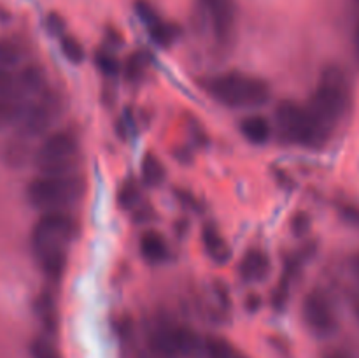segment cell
Here are the masks:
<instances>
[{
	"mask_svg": "<svg viewBox=\"0 0 359 358\" xmlns=\"http://www.w3.org/2000/svg\"><path fill=\"white\" fill-rule=\"evenodd\" d=\"M207 91L231 109L262 107L272 98V88L262 77L230 70L207 79Z\"/></svg>",
	"mask_w": 359,
	"mask_h": 358,
	"instance_id": "obj_1",
	"label": "cell"
},
{
	"mask_svg": "<svg viewBox=\"0 0 359 358\" xmlns=\"http://www.w3.org/2000/svg\"><path fill=\"white\" fill-rule=\"evenodd\" d=\"M351 100H353V88H351L349 76L340 67L330 65L321 72L307 107L319 121L333 130V126L351 109Z\"/></svg>",
	"mask_w": 359,
	"mask_h": 358,
	"instance_id": "obj_2",
	"label": "cell"
},
{
	"mask_svg": "<svg viewBox=\"0 0 359 358\" xmlns=\"http://www.w3.org/2000/svg\"><path fill=\"white\" fill-rule=\"evenodd\" d=\"M86 193V183L76 174H41L27 185L25 197L28 204L41 211H63L79 202Z\"/></svg>",
	"mask_w": 359,
	"mask_h": 358,
	"instance_id": "obj_3",
	"label": "cell"
},
{
	"mask_svg": "<svg viewBox=\"0 0 359 358\" xmlns=\"http://www.w3.org/2000/svg\"><path fill=\"white\" fill-rule=\"evenodd\" d=\"M276 125L284 140L305 147H321L332 133V128L319 121L307 105L293 100H283L277 105Z\"/></svg>",
	"mask_w": 359,
	"mask_h": 358,
	"instance_id": "obj_4",
	"label": "cell"
},
{
	"mask_svg": "<svg viewBox=\"0 0 359 358\" xmlns=\"http://www.w3.org/2000/svg\"><path fill=\"white\" fill-rule=\"evenodd\" d=\"M79 234V225L65 211H46L32 228L30 242L37 258L51 253H67Z\"/></svg>",
	"mask_w": 359,
	"mask_h": 358,
	"instance_id": "obj_5",
	"label": "cell"
},
{
	"mask_svg": "<svg viewBox=\"0 0 359 358\" xmlns=\"http://www.w3.org/2000/svg\"><path fill=\"white\" fill-rule=\"evenodd\" d=\"M151 347L158 358H202L203 340L195 330L174 321H160L151 332Z\"/></svg>",
	"mask_w": 359,
	"mask_h": 358,
	"instance_id": "obj_6",
	"label": "cell"
},
{
	"mask_svg": "<svg viewBox=\"0 0 359 358\" xmlns=\"http://www.w3.org/2000/svg\"><path fill=\"white\" fill-rule=\"evenodd\" d=\"M77 157H79V140L70 130H58L46 137L37 150L35 164L41 174L62 175L74 174Z\"/></svg>",
	"mask_w": 359,
	"mask_h": 358,
	"instance_id": "obj_7",
	"label": "cell"
},
{
	"mask_svg": "<svg viewBox=\"0 0 359 358\" xmlns=\"http://www.w3.org/2000/svg\"><path fill=\"white\" fill-rule=\"evenodd\" d=\"M304 319L309 329L319 337H330L339 329V319H337L335 309L332 302L326 297L325 291L312 290L304 298L302 305Z\"/></svg>",
	"mask_w": 359,
	"mask_h": 358,
	"instance_id": "obj_8",
	"label": "cell"
},
{
	"mask_svg": "<svg viewBox=\"0 0 359 358\" xmlns=\"http://www.w3.org/2000/svg\"><path fill=\"white\" fill-rule=\"evenodd\" d=\"M216 41L228 48L233 44L237 30V6L235 0H203Z\"/></svg>",
	"mask_w": 359,
	"mask_h": 358,
	"instance_id": "obj_9",
	"label": "cell"
},
{
	"mask_svg": "<svg viewBox=\"0 0 359 358\" xmlns=\"http://www.w3.org/2000/svg\"><path fill=\"white\" fill-rule=\"evenodd\" d=\"M55 118V104L53 100H42L37 104H28L18 121V137L20 139H34L46 133Z\"/></svg>",
	"mask_w": 359,
	"mask_h": 358,
	"instance_id": "obj_10",
	"label": "cell"
},
{
	"mask_svg": "<svg viewBox=\"0 0 359 358\" xmlns=\"http://www.w3.org/2000/svg\"><path fill=\"white\" fill-rule=\"evenodd\" d=\"M272 263L269 255L259 248H251L238 262V276L244 283H262L269 277Z\"/></svg>",
	"mask_w": 359,
	"mask_h": 358,
	"instance_id": "obj_11",
	"label": "cell"
},
{
	"mask_svg": "<svg viewBox=\"0 0 359 358\" xmlns=\"http://www.w3.org/2000/svg\"><path fill=\"white\" fill-rule=\"evenodd\" d=\"M202 242L205 248L207 256L217 265H224L231 258V248L224 235L221 234L219 228L212 223L203 225L202 228Z\"/></svg>",
	"mask_w": 359,
	"mask_h": 358,
	"instance_id": "obj_12",
	"label": "cell"
},
{
	"mask_svg": "<svg viewBox=\"0 0 359 358\" xmlns=\"http://www.w3.org/2000/svg\"><path fill=\"white\" fill-rule=\"evenodd\" d=\"M140 256L151 265L163 263L168 258V244L163 235L156 230H147L139 239Z\"/></svg>",
	"mask_w": 359,
	"mask_h": 358,
	"instance_id": "obj_13",
	"label": "cell"
},
{
	"mask_svg": "<svg viewBox=\"0 0 359 358\" xmlns=\"http://www.w3.org/2000/svg\"><path fill=\"white\" fill-rule=\"evenodd\" d=\"M272 132V123L262 114H249L242 118L241 121V133L248 142L255 144V146H262V144L269 142Z\"/></svg>",
	"mask_w": 359,
	"mask_h": 358,
	"instance_id": "obj_14",
	"label": "cell"
},
{
	"mask_svg": "<svg viewBox=\"0 0 359 358\" xmlns=\"http://www.w3.org/2000/svg\"><path fill=\"white\" fill-rule=\"evenodd\" d=\"M44 72L41 67L37 65H28L16 74V95L18 97L25 98L27 95L37 93L44 88Z\"/></svg>",
	"mask_w": 359,
	"mask_h": 358,
	"instance_id": "obj_15",
	"label": "cell"
},
{
	"mask_svg": "<svg viewBox=\"0 0 359 358\" xmlns=\"http://www.w3.org/2000/svg\"><path fill=\"white\" fill-rule=\"evenodd\" d=\"M27 107L28 102L16 95L0 98V132L9 128L11 125H18Z\"/></svg>",
	"mask_w": 359,
	"mask_h": 358,
	"instance_id": "obj_16",
	"label": "cell"
},
{
	"mask_svg": "<svg viewBox=\"0 0 359 358\" xmlns=\"http://www.w3.org/2000/svg\"><path fill=\"white\" fill-rule=\"evenodd\" d=\"M203 357L205 358H245L230 340L219 336H210L203 340Z\"/></svg>",
	"mask_w": 359,
	"mask_h": 358,
	"instance_id": "obj_17",
	"label": "cell"
},
{
	"mask_svg": "<svg viewBox=\"0 0 359 358\" xmlns=\"http://www.w3.org/2000/svg\"><path fill=\"white\" fill-rule=\"evenodd\" d=\"M146 28L147 32H149L153 42H156L161 48H167L172 42H175V39H177L179 35L177 27H174L172 23H167V21H163L161 18H156L154 21H151L149 25H146Z\"/></svg>",
	"mask_w": 359,
	"mask_h": 358,
	"instance_id": "obj_18",
	"label": "cell"
},
{
	"mask_svg": "<svg viewBox=\"0 0 359 358\" xmlns=\"http://www.w3.org/2000/svg\"><path fill=\"white\" fill-rule=\"evenodd\" d=\"M142 178L147 185L158 186L165 181V175H167V171H165V165L160 158L154 153H147L142 160Z\"/></svg>",
	"mask_w": 359,
	"mask_h": 358,
	"instance_id": "obj_19",
	"label": "cell"
},
{
	"mask_svg": "<svg viewBox=\"0 0 359 358\" xmlns=\"http://www.w3.org/2000/svg\"><path fill=\"white\" fill-rule=\"evenodd\" d=\"M35 309H37V314L41 318L42 325L46 330L53 332L56 329V323H58V316H56V304L55 298L51 293H41L35 302Z\"/></svg>",
	"mask_w": 359,
	"mask_h": 358,
	"instance_id": "obj_20",
	"label": "cell"
},
{
	"mask_svg": "<svg viewBox=\"0 0 359 358\" xmlns=\"http://www.w3.org/2000/svg\"><path fill=\"white\" fill-rule=\"evenodd\" d=\"M41 270L53 281H60L67 270V253H51L37 258Z\"/></svg>",
	"mask_w": 359,
	"mask_h": 358,
	"instance_id": "obj_21",
	"label": "cell"
},
{
	"mask_svg": "<svg viewBox=\"0 0 359 358\" xmlns=\"http://www.w3.org/2000/svg\"><path fill=\"white\" fill-rule=\"evenodd\" d=\"M147 70V56L142 51H137L133 55H130L126 58L125 65H121V74L125 76V79H128L130 83H139L142 81L144 74Z\"/></svg>",
	"mask_w": 359,
	"mask_h": 358,
	"instance_id": "obj_22",
	"label": "cell"
},
{
	"mask_svg": "<svg viewBox=\"0 0 359 358\" xmlns=\"http://www.w3.org/2000/svg\"><path fill=\"white\" fill-rule=\"evenodd\" d=\"M140 200V190L139 185H137L133 179H126L123 181V185L119 186L118 195H116V202H118V207L123 211H133L137 206H139Z\"/></svg>",
	"mask_w": 359,
	"mask_h": 358,
	"instance_id": "obj_23",
	"label": "cell"
},
{
	"mask_svg": "<svg viewBox=\"0 0 359 358\" xmlns=\"http://www.w3.org/2000/svg\"><path fill=\"white\" fill-rule=\"evenodd\" d=\"M60 48H62L63 56H65L70 63H74V65H79V63L84 62L86 53H84L83 44H81L76 37H72V35L63 34L62 37H60Z\"/></svg>",
	"mask_w": 359,
	"mask_h": 358,
	"instance_id": "obj_24",
	"label": "cell"
},
{
	"mask_svg": "<svg viewBox=\"0 0 359 358\" xmlns=\"http://www.w3.org/2000/svg\"><path fill=\"white\" fill-rule=\"evenodd\" d=\"M95 63H97L98 70L109 77H116L121 74V63L116 58V55L109 49H100L95 53Z\"/></svg>",
	"mask_w": 359,
	"mask_h": 358,
	"instance_id": "obj_25",
	"label": "cell"
},
{
	"mask_svg": "<svg viewBox=\"0 0 359 358\" xmlns=\"http://www.w3.org/2000/svg\"><path fill=\"white\" fill-rule=\"evenodd\" d=\"M21 60V49L11 41H0V69L16 67Z\"/></svg>",
	"mask_w": 359,
	"mask_h": 358,
	"instance_id": "obj_26",
	"label": "cell"
},
{
	"mask_svg": "<svg viewBox=\"0 0 359 358\" xmlns=\"http://www.w3.org/2000/svg\"><path fill=\"white\" fill-rule=\"evenodd\" d=\"M32 357L34 358H62L60 357L58 350H56L55 346H53L51 340L48 339H35L34 343H32Z\"/></svg>",
	"mask_w": 359,
	"mask_h": 358,
	"instance_id": "obj_27",
	"label": "cell"
},
{
	"mask_svg": "<svg viewBox=\"0 0 359 358\" xmlns=\"http://www.w3.org/2000/svg\"><path fill=\"white\" fill-rule=\"evenodd\" d=\"M11 95H16V74L11 72L9 69H0V98Z\"/></svg>",
	"mask_w": 359,
	"mask_h": 358,
	"instance_id": "obj_28",
	"label": "cell"
},
{
	"mask_svg": "<svg viewBox=\"0 0 359 358\" xmlns=\"http://www.w3.org/2000/svg\"><path fill=\"white\" fill-rule=\"evenodd\" d=\"M339 213H340V216L347 221V223H351L353 227L359 228V207L358 206H353V204H342V206L339 207Z\"/></svg>",
	"mask_w": 359,
	"mask_h": 358,
	"instance_id": "obj_29",
	"label": "cell"
},
{
	"mask_svg": "<svg viewBox=\"0 0 359 358\" xmlns=\"http://www.w3.org/2000/svg\"><path fill=\"white\" fill-rule=\"evenodd\" d=\"M309 227H311V218H309V214L305 213L294 214L293 221H291V230H293L294 234L304 235L305 232L309 230Z\"/></svg>",
	"mask_w": 359,
	"mask_h": 358,
	"instance_id": "obj_30",
	"label": "cell"
},
{
	"mask_svg": "<svg viewBox=\"0 0 359 358\" xmlns=\"http://www.w3.org/2000/svg\"><path fill=\"white\" fill-rule=\"evenodd\" d=\"M23 157H25V146H23V144H21V142L11 144L9 150H7V160H9V164H13V165L23 164Z\"/></svg>",
	"mask_w": 359,
	"mask_h": 358,
	"instance_id": "obj_31",
	"label": "cell"
},
{
	"mask_svg": "<svg viewBox=\"0 0 359 358\" xmlns=\"http://www.w3.org/2000/svg\"><path fill=\"white\" fill-rule=\"evenodd\" d=\"M48 28L51 34L60 35V37H62L63 30H65V23H63V20L58 16V14L53 13L48 16Z\"/></svg>",
	"mask_w": 359,
	"mask_h": 358,
	"instance_id": "obj_32",
	"label": "cell"
},
{
	"mask_svg": "<svg viewBox=\"0 0 359 358\" xmlns=\"http://www.w3.org/2000/svg\"><path fill=\"white\" fill-rule=\"evenodd\" d=\"M262 307V297L256 293H249L248 297H245V309L251 312L258 311V309Z\"/></svg>",
	"mask_w": 359,
	"mask_h": 358,
	"instance_id": "obj_33",
	"label": "cell"
},
{
	"mask_svg": "<svg viewBox=\"0 0 359 358\" xmlns=\"http://www.w3.org/2000/svg\"><path fill=\"white\" fill-rule=\"evenodd\" d=\"M323 358H353L346 350H340V347H335V350L326 351Z\"/></svg>",
	"mask_w": 359,
	"mask_h": 358,
	"instance_id": "obj_34",
	"label": "cell"
},
{
	"mask_svg": "<svg viewBox=\"0 0 359 358\" xmlns=\"http://www.w3.org/2000/svg\"><path fill=\"white\" fill-rule=\"evenodd\" d=\"M354 51H356V58L359 62V20L356 23V28H354Z\"/></svg>",
	"mask_w": 359,
	"mask_h": 358,
	"instance_id": "obj_35",
	"label": "cell"
},
{
	"mask_svg": "<svg viewBox=\"0 0 359 358\" xmlns=\"http://www.w3.org/2000/svg\"><path fill=\"white\" fill-rule=\"evenodd\" d=\"M351 307H353V312L356 314V318L359 321V295H354V297L351 298Z\"/></svg>",
	"mask_w": 359,
	"mask_h": 358,
	"instance_id": "obj_36",
	"label": "cell"
},
{
	"mask_svg": "<svg viewBox=\"0 0 359 358\" xmlns=\"http://www.w3.org/2000/svg\"><path fill=\"white\" fill-rule=\"evenodd\" d=\"M356 270H358V274H359V255L356 256Z\"/></svg>",
	"mask_w": 359,
	"mask_h": 358,
	"instance_id": "obj_37",
	"label": "cell"
},
{
	"mask_svg": "<svg viewBox=\"0 0 359 358\" xmlns=\"http://www.w3.org/2000/svg\"><path fill=\"white\" fill-rule=\"evenodd\" d=\"M358 2H359V0H358Z\"/></svg>",
	"mask_w": 359,
	"mask_h": 358,
	"instance_id": "obj_38",
	"label": "cell"
}]
</instances>
